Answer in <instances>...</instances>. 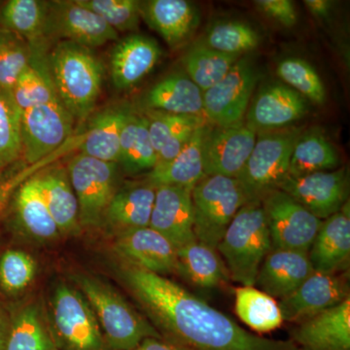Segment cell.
<instances>
[{"label":"cell","instance_id":"obj_41","mask_svg":"<svg viewBox=\"0 0 350 350\" xmlns=\"http://www.w3.org/2000/svg\"><path fill=\"white\" fill-rule=\"evenodd\" d=\"M202 45L223 54L241 56L259 45V36L250 25L241 22L219 23L207 32Z\"/></svg>","mask_w":350,"mask_h":350},{"label":"cell","instance_id":"obj_43","mask_svg":"<svg viewBox=\"0 0 350 350\" xmlns=\"http://www.w3.org/2000/svg\"><path fill=\"white\" fill-rule=\"evenodd\" d=\"M145 117L148 121L149 135L157 156L165 145L183 131L198 128L207 122L202 116L170 114L153 110H149Z\"/></svg>","mask_w":350,"mask_h":350},{"label":"cell","instance_id":"obj_30","mask_svg":"<svg viewBox=\"0 0 350 350\" xmlns=\"http://www.w3.org/2000/svg\"><path fill=\"white\" fill-rule=\"evenodd\" d=\"M49 2L10 0L0 10V27L25 39L33 49H44Z\"/></svg>","mask_w":350,"mask_h":350},{"label":"cell","instance_id":"obj_48","mask_svg":"<svg viewBox=\"0 0 350 350\" xmlns=\"http://www.w3.org/2000/svg\"><path fill=\"white\" fill-rule=\"evenodd\" d=\"M304 3L312 16L320 19L328 17L333 6V3L329 0H306Z\"/></svg>","mask_w":350,"mask_h":350},{"label":"cell","instance_id":"obj_18","mask_svg":"<svg viewBox=\"0 0 350 350\" xmlns=\"http://www.w3.org/2000/svg\"><path fill=\"white\" fill-rule=\"evenodd\" d=\"M115 250L131 265L157 275L178 271L176 248L150 227L121 232L115 241Z\"/></svg>","mask_w":350,"mask_h":350},{"label":"cell","instance_id":"obj_2","mask_svg":"<svg viewBox=\"0 0 350 350\" xmlns=\"http://www.w3.org/2000/svg\"><path fill=\"white\" fill-rule=\"evenodd\" d=\"M57 98L73 118L86 119L96 107L103 85V66L90 48L59 41L47 56Z\"/></svg>","mask_w":350,"mask_h":350},{"label":"cell","instance_id":"obj_34","mask_svg":"<svg viewBox=\"0 0 350 350\" xmlns=\"http://www.w3.org/2000/svg\"><path fill=\"white\" fill-rule=\"evenodd\" d=\"M178 271L196 286L214 288L226 278L225 266L214 250L197 239L177 250Z\"/></svg>","mask_w":350,"mask_h":350},{"label":"cell","instance_id":"obj_35","mask_svg":"<svg viewBox=\"0 0 350 350\" xmlns=\"http://www.w3.org/2000/svg\"><path fill=\"white\" fill-rule=\"evenodd\" d=\"M338 163L337 150L324 135L317 133H301L292 152L287 176L331 172Z\"/></svg>","mask_w":350,"mask_h":350},{"label":"cell","instance_id":"obj_47","mask_svg":"<svg viewBox=\"0 0 350 350\" xmlns=\"http://www.w3.org/2000/svg\"><path fill=\"white\" fill-rule=\"evenodd\" d=\"M135 350H187L167 340L157 338H145Z\"/></svg>","mask_w":350,"mask_h":350},{"label":"cell","instance_id":"obj_15","mask_svg":"<svg viewBox=\"0 0 350 350\" xmlns=\"http://www.w3.org/2000/svg\"><path fill=\"white\" fill-rule=\"evenodd\" d=\"M349 297L347 280L336 273L313 271L312 275L287 296L278 306L283 320H305L329 310Z\"/></svg>","mask_w":350,"mask_h":350},{"label":"cell","instance_id":"obj_24","mask_svg":"<svg viewBox=\"0 0 350 350\" xmlns=\"http://www.w3.org/2000/svg\"><path fill=\"white\" fill-rule=\"evenodd\" d=\"M34 176L59 232L75 231L79 225V209L66 167L53 163Z\"/></svg>","mask_w":350,"mask_h":350},{"label":"cell","instance_id":"obj_31","mask_svg":"<svg viewBox=\"0 0 350 350\" xmlns=\"http://www.w3.org/2000/svg\"><path fill=\"white\" fill-rule=\"evenodd\" d=\"M158 156L148 131L145 115L129 112L120 135L118 163L129 172H139L154 169Z\"/></svg>","mask_w":350,"mask_h":350},{"label":"cell","instance_id":"obj_10","mask_svg":"<svg viewBox=\"0 0 350 350\" xmlns=\"http://www.w3.org/2000/svg\"><path fill=\"white\" fill-rule=\"evenodd\" d=\"M259 75L247 57H241L217 84L202 94L204 118L215 126L243 123Z\"/></svg>","mask_w":350,"mask_h":350},{"label":"cell","instance_id":"obj_3","mask_svg":"<svg viewBox=\"0 0 350 350\" xmlns=\"http://www.w3.org/2000/svg\"><path fill=\"white\" fill-rule=\"evenodd\" d=\"M271 250L266 213L259 200H250L239 209L217 247L232 280L243 286L253 287Z\"/></svg>","mask_w":350,"mask_h":350},{"label":"cell","instance_id":"obj_13","mask_svg":"<svg viewBox=\"0 0 350 350\" xmlns=\"http://www.w3.org/2000/svg\"><path fill=\"white\" fill-rule=\"evenodd\" d=\"M118 36V32L100 16L80 5L76 0L49 2L46 38L70 41L91 49L117 40Z\"/></svg>","mask_w":350,"mask_h":350},{"label":"cell","instance_id":"obj_37","mask_svg":"<svg viewBox=\"0 0 350 350\" xmlns=\"http://www.w3.org/2000/svg\"><path fill=\"white\" fill-rule=\"evenodd\" d=\"M239 59V56L223 54L199 44L184 56L183 66L189 78L204 93L221 81Z\"/></svg>","mask_w":350,"mask_h":350},{"label":"cell","instance_id":"obj_25","mask_svg":"<svg viewBox=\"0 0 350 350\" xmlns=\"http://www.w3.org/2000/svg\"><path fill=\"white\" fill-rule=\"evenodd\" d=\"M202 94L190 78L172 75L149 90L144 103L145 107L153 111L204 117Z\"/></svg>","mask_w":350,"mask_h":350},{"label":"cell","instance_id":"obj_4","mask_svg":"<svg viewBox=\"0 0 350 350\" xmlns=\"http://www.w3.org/2000/svg\"><path fill=\"white\" fill-rule=\"evenodd\" d=\"M77 283L93 308L107 350H135L145 338H161L156 328L105 283L83 275Z\"/></svg>","mask_w":350,"mask_h":350},{"label":"cell","instance_id":"obj_26","mask_svg":"<svg viewBox=\"0 0 350 350\" xmlns=\"http://www.w3.org/2000/svg\"><path fill=\"white\" fill-rule=\"evenodd\" d=\"M208 126V122L200 126L172 162L154 167L149 172L151 186L156 188L172 185L193 189L206 176L202 162V144Z\"/></svg>","mask_w":350,"mask_h":350},{"label":"cell","instance_id":"obj_32","mask_svg":"<svg viewBox=\"0 0 350 350\" xmlns=\"http://www.w3.org/2000/svg\"><path fill=\"white\" fill-rule=\"evenodd\" d=\"M12 94L16 105L22 112L38 105L59 100L45 51L34 50L33 59L16 82Z\"/></svg>","mask_w":350,"mask_h":350},{"label":"cell","instance_id":"obj_16","mask_svg":"<svg viewBox=\"0 0 350 350\" xmlns=\"http://www.w3.org/2000/svg\"><path fill=\"white\" fill-rule=\"evenodd\" d=\"M192 190L181 186L156 187L149 227L169 239L176 250L197 239Z\"/></svg>","mask_w":350,"mask_h":350},{"label":"cell","instance_id":"obj_1","mask_svg":"<svg viewBox=\"0 0 350 350\" xmlns=\"http://www.w3.org/2000/svg\"><path fill=\"white\" fill-rule=\"evenodd\" d=\"M122 276L151 319L169 338L187 350H298L292 340L253 335L177 284L130 265Z\"/></svg>","mask_w":350,"mask_h":350},{"label":"cell","instance_id":"obj_23","mask_svg":"<svg viewBox=\"0 0 350 350\" xmlns=\"http://www.w3.org/2000/svg\"><path fill=\"white\" fill-rule=\"evenodd\" d=\"M140 14L172 47L185 42L199 24L197 9L186 0L140 1Z\"/></svg>","mask_w":350,"mask_h":350},{"label":"cell","instance_id":"obj_40","mask_svg":"<svg viewBox=\"0 0 350 350\" xmlns=\"http://www.w3.org/2000/svg\"><path fill=\"white\" fill-rule=\"evenodd\" d=\"M278 75L301 96L317 105L326 100L323 81L312 64L299 57H287L278 64Z\"/></svg>","mask_w":350,"mask_h":350},{"label":"cell","instance_id":"obj_39","mask_svg":"<svg viewBox=\"0 0 350 350\" xmlns=\"http://www.w3.org/2000/svg\"><path fill=\"white\" fill-rule=\"evenodd\" d=\"M22 111L11 92L0 88V170L22 155Z\"/></svg>","mask_w":350,"mask_h":350},{"label":"cell","instance_id":"obj_11","mask_svg":"<svg viewBox=\"0 0 350 350\" xmlns=\"http://www.w3.org/2000/svg\"><path fill=\"white\" fill-rule=\"evenodd\" d=\"M75 118L61 100L22 112V155L29 165L46 160L70 137Z\"/></svg>","mask_w":350,"mask_h":350},{"label":"cell","instance_id":"obj_20","mask_svg":"<svg viewBox=\"0 0 350 350\" xmlns=\"http://www.w3.org/2000/svg\"><path fill=\"white\" fill-rule=\"evenodd\" d=\"M162 50L155 39L131 34L120 40L110 57V72L117 89L126 90L137 85L154 68Z\"/></svg>","mask_w":350,"mask_h":350},{"label":"cell","instance_id":"obj_21","mask_svg":"<svg viewBox=\"0 0 350 350\" xmlns=\"http://www.w3.org/2000/svg\"><path fill=\"white\" fill-rule=\"evenodd\" d=\"M310 257L314 271L336 273L347 268L350 257L349 204L322 221L310 247Z\"/></svg>","mask_w":350,"mask_h":350},{"label":"cell","instance_id":"obj_14","mask_svg":"<svg viewBox=\"0 0 350 350\" xmlns=\"http://www.w3.org/2000/svg\"><path fill=\"white\" fill-rule=\"evenodd\" d=\"M278 189L293 198L320 220H325L347 204L349 175L347 170L340 169L298 177L286 176Z\"/></svg>","mask_w":350,"mask_h":350},{"label":"cell","instance_id":"obj_44","mask_svg":"<svg viewBox=\"0 0 350 350\" xmlns=\"http://www.w3.org/2000/svg\"><path fill=\"white\" fill-rule=\"evenodd\" d=\"M36 262L20 250H7L0 259V285L10 294L25 289L36 275Z\"/></svg>","mask_w":350,"mask_h":350},{"label":"cell","instance_id":"obj_42","mask_svg":"<svg viewBox=\"0 0 350 350\" xmlns=\"http://www.w3.org/2000/svg\"><path fill=\"white\" fill-rule=\"evenodd\" d=\"M78 4L100 16L117 32L137 31L142 20L137 0H76Z\"/></svg>","mask_w":350,"mask_h":350},{"label":"cell","instance_id":"obj_38","mask_svg":"<svg viewBox=\"0 0 350 350\" xmlns=\"http://www.w3.org/2000/svg\"><path fill=\"white\" fill-rule=\"evenodd\" d=\"M34 50L25 39L0 27V88L11 92L29 68Z\"/></svg>","mask_w":350,"mask_h":350},{"label":"cell","instance_id":"obj_8","mask_svg":"<svg viewBox=\"0 0 350 350\" xmlns=\"http://www.w3.org/2000/svg\"><path fill=\"white\" fill-rule=\"evenodd\" d=\"M69 180L79 209V224L98 227L116 193L117 163L76 154L68 162Z\"/></svg>","mask_w":350,"mask_h":350},{"label":"cell","instance_id":"obj_12","mask_svg":"<svg viewBox=\"0 0 350 350\" xmlns=\"http://www.w3.org/2000/svg\"><path fill=\"white\" fill-rule=\"evenodd\" d=\"M257 133L245 123L230 126H208L202 144L206 176L239 178L256 142Z\"/></svg>","mask_w":350,"mask_h":350},{"label":"cell","instance_id":"obj_45","mask_svg":"<svg viewBox=\"0 0 350 350\" xmlns=\"http://www.w3.org/2000/svg\"><path fill=\"white\" fill-rule=\"evenodd\" d=\"M259 10L284 27H293L298 20L296 8L290 0H258Z\"/></svg>","mask_w":350,"mask_h":350},{"label":"cell","instance_id":"obj_5","mask_svg":"<svg viewBox=\"0 0 350 350\" xmlns=\"http://www.w3.org/2000/svg\"><path fill=\"white\" fill-rule=\"evenodd\" d=\"M194 232L200 243L217 250L236 214L248 202L237 178L207 175L193 188Z\"/></svg>","mask_w":350,"mask_h":350},{"label":"cell","instance_id":"obj_49","mask_svg":"<svg viewBox=\"0 0 350 350\" xmlns=\"http://www.w3.org/2000/svg\"><path fill=\"white\" fill-rule=\"evenodd\" d=\"M10 325L11 317H9L5 310L0 306V350L5 349Z\"/></svg>","mask_w":350,"mask_h":350},{"label":"cell","instance_id":"obj_28","mask_svg":"<svg viewBox=\"0 0 350 350\" xmlns=\"http://www.w3.org/2000/svg\"><path fill=\"white\" fill-rule=\"evenodd\" d=\"M131 110L110 107L92 119L80 153L103 162L118 163L122 126Z\"/></svg>","mask_w":350,"mask_h":350},{"label":"cell","instance_id":"obj_27","mask_svg":"<svg viewBox=\"0 0 350 350\" xmlns=\"http://www.w3.org/2000/svg\"><path fill=\"white\" fill-rule=\"evenodd\" d=\"M156 188L153 186H133L116 191L103 217L108 227L119 234L149 227Z\"/></svg>","mask_w":350,"mask_h":350},{"label":"cell","instance_id":"obj_29","mask_svg":"<svg viewBox=\"0 0 350 350\" xmlns=\"http://www.w3.org/2000/svg\"><path fill=\"white\" fill-rule=\"evenodd\" d=\"M15 207L21 225L31 238L48 241L59 236L61 232L51 215L34 175L15 193Z\"/></svg>","mask_w":350,"mask_h":350},{"label":"cell","instance_id":"obj_33","mask_svg":"<svg viewBox=\"0 0 350 350\" xmlns=\"http://www.w3.org/2000/svg\"><path fill=\"white\" fill-rule=\"evenodd\" d=\"M4 350H59L38 306H25L11 319Z\"/></svg>","mask_w":350,"mask_h":350},{"label":"cell","instance_id":"obj_17","mask_svg":"<svg viewBox=\"0 0 350 350\" xmlns=\"http://www.w3.org/2000/svg\"><path fill=\"white\" fill-rule=\"evenodd\" d=\"M308 112L304 96L282 84L269 85L260 91L246 112V125L256 133L280 130Z\"/></svg>","mask_w":350,"mask_h":350},{"label":"cell","instance_id":"obj_36","mask_svg":"<svg viewBox=\"0 0 350 350\" xmlns=\"http://www.w3.org/2000/svg\"><path fill=\"white\" fill-rule=\"evenodd\" d=\"M236 312L243 323L258 333L275 330L283 322L275 298L253 286L236 290Z\"/></svg>","mask_w":350,"mask_h":350},{"label":"cell","instance_id":"obj_46","mask_svg":"<svg viewBox=\"0 0 350 350\" xmlns=\"http://www.w3.org/2000/svg\"><path fill=\"white\" fill-rule=\"evenodd\" d=\"M44 163H45V161L32 165L31 167H25V170H21L17 174L0 180V211L5 206L12 195L17 192L20 186L42 169L40 167H42Z\"/></svg>","mask_w":350,"mask_h":350},{"label":"cell","instance_id":"obj_6","mask_svg":"<svg viewBox=\"0 0 350 350\" xmlns=\"http://www.w3.org/2000/svg\"><path fill=\"white\" fill-rule=\"evenodd\" d=\"M301 135L299 128L257 133L254 148L238 178L248 202L261 200L286 178L292 152Z\"/></svg>","mask_w":350,"mask_h":350},{"label":"cell","instance_id":"obj_7","mask_svg":"<svg viewBox=\"0 0 350 350\" xmlns=\"http://www.w3.org/2000/svg\"><path fill=\"white\" fill-rule=\"evenodd\" d=\"M53 338L59 350H107L100 324L84 295L66 283L52 299Z\"/></svg>","mask_w":350,"mask_h":350},{"label":"cell","instance_id":"obj_9","mask_svg":"<svg viewBox=\"0 0 350 350\" xmlns=\"http://www.w3.org/2000/svg\"><path fill=\"white\" fill-rule=\"evenodd\" d=\"M261 202L273 250L308 253L322 220L278 189L265 195Z\"/></svg>","mask_w":350,"mask_h":350},{"label":"cell","instance_id":"obj_19","mask_svg":"<svg viewBox=\"0 0 350 350\" xmlns=\"http://www.w3.org/2000/svg\"><path fill=\"white\" fill-rule=\"evenodd\" d=\"M293 338L305 350H350V297L305 320Z\"/></svg>","mask_w":350,"mask_h":350},{"label":"cell","instance_id":"obj_22","mask_svg":"<svg viewBox=\"0 0 350 350\" xmlns=\"http://www.w3.org/2000/svg\"><path fill=\"white\" fill-rule=\"evenodd\" d=\"M314 271L308 253L273 250L265 258L256 284L273 298H283L295 291Z\"/></svg>","mask_w":350,"mask_h":350}]
</instances>
